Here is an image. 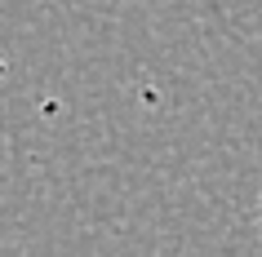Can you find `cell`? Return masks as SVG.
<instances>
[{"label": "cell", "instance_id": "6da1fadb", "mask_svg": "<svg viewBox=\"0 0 262 257\" xmlns=\"http://www.w3.org/2000/svg\"><path fill=\"white\" fill-rule=\"evenodd\" d=\"M258 222H262V191H258Z\"/></svg>", "mask_w": 262, "mask_h": 257}]
</instances>
